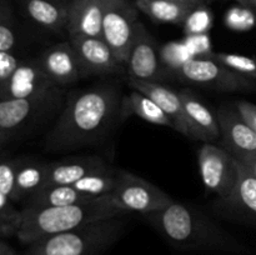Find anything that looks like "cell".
<instances>
[{"label":"cell","instance_id":"30bf717a","mask_svg":"<svg viewBox=\"0 0 256 255\" xmlns=\"http://www.w3.org/2000/svg\"><path fill=\"white\" fill-rule=\"evenodd\" d=\"M59 95V86L48 78L39 60L20 62L9 79L0 84V99H39Z\"/></svg>","mask_w":256,"mask_h":255},{"label":"cell","instance_id":"5bb4252c","mask_svg":"<svg viewBox=\"0 0 256 255\" xmlns=\"http://www.w3.org/2000/svg\"><path fill=\"white\" fill-rule=\"evenodd\" d=\"M38 60L48 78L59 88L84 78L80 60L69 40L48 48Z\"/></svg>","mask_w":256,"mask_h":255},{"label":"cell","instance_id":"2e32d148","mask_svg":"<svg viewBox=\"0 0 256 255\" xmlns=\"http://www.w3.org/2000/svg\"><path fill=\"white\" fill-rule=\"evenodd\" d=\"M129 85L130 88L142 92L152 102H156L162 108V112L170 118L174 124V129L182 132L185 136L190 138V129L186 118H185L184 108H182V102L179 92L158 82H142V80L129 78Z\"/></svg>","mask_w":256,"mask_h":255},{"label":"cell","instance_id":"ba28073f","mask_svg":"<svg viewBox=\"0 0 256 255\" xmlns=\"http://www.w3.org/2000/svg\"><path fill=\"white\" fill-rule=\"evenodd\" d=\"M138 22V8L129 0H108L102 16V38L124 66H126Z\"/></svg>","mask_w":256,"mask_h":255},{"label":"cell","instance_id":"4fadbf2b","mask_svg":"<svg viewBox=\"0 0 256 255\" xmlns=\"http://www.w3.org/2000/svg\"><path fill=\"white\" fill-rule=\"evenodd\" d=\"M222 148L236 160L256 154V135L234 106H220L216 112Z\"/></svg>","mask_w":256,"mask_h":255},{"label":"cell","instance_id":"44dd1931","mask_svg":"<svg viewBox=\"0 0 256 255\" xmlns=\"http://www.w3.org/2000/svg\"><path fill=\"white\" fill-rule=\"evenodd\" d=\"M135 6L152 18L154 22L184 25L188 16L199 5L169 2V0H135Z\"/></svg>","mask_w":256,"mask_h":255},{"label":"cell","instance_id":"ffe728a7","mask_svg":"<svg viewBox=\"0 0 256 255\" xmlns=\"http://www.w3.org/2000/svg\"><path fill=\"white\" fill-rule=\"evenodd\" d=\"M26 16L38 26L52 32L66 30L69 5L58 0H22Z\"/></svg>","mask_w":256,"mask_h":255},{"label":"cell","instance_id":"8fae6325","mask_svg":"<svg viewBox=\"0 0 256 255\" xmlns=\"http://www.w3.org/2000/svg\"><path fill=\"white\" fill-rule=\"evenodd\" d=\"M69 42L79 58L84 76L116 74L125 68L102 38L70 35Z\"/></svg>","mask_w":256,"mask_h":255},{"label":"cell","instance_id":"4316f807","mask_svg":"<svg viewBox=\"0 0 256 255\" xmlns=\"http://www.w3.org/2000/svg\"><path fill=\"white\" fill-rule=\"evenodd\" d=\"M16 44L14 16L9 0H0V52H12Z\"/></svg>","mask_w":256,"mask_h":255},{"label":"cell","instance_id":"f546056e","mask_svg":"<svg viewBox=\"0 0 256 255\" xmlns=\"http://www.w3.org/2000/svg\"><path fill=\"white\" fill-rule=\"evenodd\" d=\"M0 218L8 220L16 228H19L20 219H22V210L19 212L15 209L12 200L2 192H0Z\"/></svg>","mask_w":256,"mask_h":255},{"label":"cell","instance_id":"83f0119b","mask_svg":"<svg viewBox=\"0 0 256 255\" xmlns=\"http://www.w3.org/2000/svg\"><path fill=\"white\" fill-rule=\"evenodd\" d=\"M16 166L18 162L0 158V192L8 195L12 200H18Z\"/></svg>","mask_w":256,"mask_h":255},{"label":"cell","instance_id":"f1b7e54d","mask_svg":"<svg viewBox=\"0 0 256 255\" xmlns=\"http://www.w3.org/2000/svg\"><path fill=\"white\" fill-rule=\"evenodd\" d=\"M212 22V14L208 9H205L204 4L199 5L192 12V14L188 16L185 22L186 30H192V32H202L206 29Z\"/></svg>","mask_w":256,"mask_h":255},{"label":"cell","instance_id":"1f68e13d","mask_svg":"<svg viewBox=\"0 0 256 255\" xmlns=\"http://www.w3.org/2000/svg\"><path fill=\"white\" fill-rule=\"evenodd\" d=\"M19 62L12 52H0V84L12 76Z\"/></svg>","mask_w":256,"mask_h":255},{"label":"cell","instance_id":"5b68a950","mask_svg":"<svg viewBox=\"0 0 256 255\" xmlns=\"http://www.w3.org/2000/svg\"><path fill=\"white\" fill-rule=\"evenodd\" d=\"M182 80L205 89L232 92L256 89V80L242 76L209 54L189 58L178 70Z\"/></svg>","mask_w":256,"mask_h":255},{"label":"cell","instance_id":"603a6c76","mask_svg":"<svg viewBox=\"0 0 256 255\" xmlns=\"http://www.w3.org/2000/svg\"><path fill=\"white\" fill-rule=\"evenodd\" d=\"M96 199L82 194L72 185H46L29 198L26 205L32 206H65Z\"/></svg>","mask_w":256,"mask_h":255},{"label":"cell","instance_id":"f35d334b","mask_svg":"<svg viewBox=\"0 0 256 255\" xmlns=\"http://www.w3.org/2000/svg\"><path fill=\"white\" fill-rule=\"evenodd\" d=\"M5 255H18V254L15 252H9V254H5Z\"/></svg>","mask_w":256,"mask_h":255},{"label":"cell","instance_id":"74e56055","mask_svg":"<svg viewBox=\"0 0 256 255\" xmlns=\"http://www.w3.org/2000/svg\"><path fill=\"white\" fill-rule=\"evenodd\" d=\"M252 8H255L256 9V0H252Z\"/></svg>","mask_w":256,"mask_h":255},{"label":"cell","instance_id":"7402d4cb","mask_svg":"<svg viewBox=\"0 0 256 255\" xmlns=\"http://www.w3.org/2000/svg\"><path fill=\"white\" fill-rule=\"evenodd\" d=\"M134 114L136 116L142 118V120H146L152 124L160 125V126H168L174 129V124L170 120V118L162 110V108L152 102L150 98L144 95L142 92L134 90L130 92L126 98L122 99V115Z\"/></svg>","mask_w":256,"mask_h":255},{"label":"cell","instance_id":"836d02e7","mask_svg":"<svg viewBox=\"0 0 256 255\" xmlns=\"http://www.w3.org/2000/svg\"><path fill=\"white\" fill-rule=\"evenodd\" d=\"M238 162H239V160H238ZM239 162H242V164L256 178V154L252 155V156L246 158V159L244 160H240Z\"/></svg>","mask_w":256,"mask_h":255},{"label":"cell","instance_id":"d6a6232c","mask_svg":"<svg viewBox=\"0 0 256 255\" xmlns=\"http://www.w3.org/2000/svg\"><path fill=\"white\" fill-rule=\"evenodd\" d=\"M18 228L14 224L9 222L8 220L0 218V238L10 236V235H16Z\"/></svg>","mask_w":256,"mask_h":255},{"label":"cell","instance_id":"d6986e66","mask_svg":"<svg viewBox=\"0 0 256 255\" xmlns=\"http://www.w3.org/2000/svg\"><path fill=\"white\" fill-rule=\"evenodd\" d=\"M104 166L106 164L99 156H74L50 162L48 164L46 185H74Z\"/></svg>","mask_w":256,"mask_h":255},{"label":"cell","instance_id":"8992f818","mask_svg":"<svg viewBox=\"0 0 256 255\" xmlns=\"http://www.w3.org/2000/svg\"><path fill=\"white\" fill-rule=\"evenodd\" d=\"M109 196L125 212H135L142 215L159 212L174 202L172 198L156 185L126 170H120L119 182Z\"/></svg>","mask_w":256,"mask_h":255},{"label":"cell","instance_id":"9a60e30c","mask_svg":"<svg viewBox=\"0 0 256 255\" xmlns=\"http://www.w3.org/2000/svg\"><path fill=\"white\" fill-rule=\"evenodd\" d=\"M59 95L39 99H0V140L12 136L39 116Z\"/></svg>","mask_w":256,"mask_h":255},{"label":"cell","instance_id":"6da1fadb","mask_svg":"<svg viewBox=\"0 0 256 255\" xmlns=\"http://www.w3.org/2000/svg\"><path fill=\"white\" fill-rule=\"evenodd\" d=\"M122 98L112 84L76 92L68 100L46 138L48 149L72 150L99 142L122 115Z\"/></svg>","mask_w":256,"mask_h":255},{"label":"cell","instance_id":"8d00e7d4","mask_svg":"<svg viewBox=\"0 0 256 255\" xmlns=\"http://www.w3.org/2000/svg\"><path fill=\"white\" fill-rule=\"evenodd\" d=\"M235 2H240V4L244 5V6H250V8H252V0H235Z\"/></svg>","mask_w":256,"mask_h":255},{"label":"cell","instance_id":"277c9868","mask_svg":"<svg viewBox=\"0 0 256 255\" xmlns=\"http://www.w3.org/2000/svg\"><path fill=\"white\" fill-rule=\"evenodd\" d=\"M125 228L124 215L100 220L38 240L25 255H102L120 239Z\"/></svg>","mask_w":256,"mask_h":255},{"label":"cell","instance_id":"52a82bcc","mask_svg":"<svg viewBox=\"0 0 256 255\" xmlns=\"http://www.w3.org/2000/svg\"><path fill=\"white\" fill-rule=\"evenodd\" d=\"M198 166L205 189L226 199L236 180V159L222 146L204 142L198 150Z\"/></svg>","mask_w":256,"mask_h":255},{"label":"cell","instance_id":"e575fe53","mask_svg":"<svg viewBox=\"0 0 256 255\" xmlns=\"http://www.w3.org/2000/svg\"><path fill=\"white\" fill-rule=\"evenodd\" d=\"M14 252L6 242H4L2 240H0V255H5V254H9V252Z\"/></svg>","mask_w":256,"mask_h":255},{"label":"cell","instance_id":"d4e9b609","mask_svg":"<svg viewBox=\"0 0 256 255\" xmlns=\"http://www.w3.org/2000/svg\"><path fill=\"white\" fill-rule=\"evenodd\" d=\"M120 170L104 166L75 182L72 186L90 198H100L110 195L116 188L120 179Z\"/></svg>","mask_w":256,"mask_h":255},{"label":"cell","instance_id":"7a4b0ae2","mask_svg":"<svg viewBox=\"0 0 256 255\" xmlns=\"http://www.w3.org/2000/svg\"><path fill=\"white\" fill-rule=\"evenodd\" d=\"M149 224L180 250L242 254L244 246L209 216L189 205L172 202L159 212L144 215Z\"/></svg>","mask_w":256,"mask_h":255},{"label":"cell","instance_id":"7c38bea8","mask_svg":"<svg viewBox=\"0 0 256 255\" xmlns=\"http://www.w3.org/2000/svg\"><path fill=\"white\" fill-rule=\"evenodd\" d=\"M219 210L228 219L256 226V178L236 160V180L226 199L219 200Z\"/></svg>","mask_w":256,"mask_h":255},{"label":"cell","instance_id":"3957f363","mask_svg":"<svg viewBox=\"0 0 256 255\" xmlns=\"http://www.w3.org/2000/svg\"><path fill=\"white\" fill-rule=\"evenodd\" d=\"M125 214L109 195L65 206L26 205L22 210L16 236L22 242L30 245L52 235Z\"/></svg>","mask_w":256,"mask_h":255},{"label":"cell","instance_id":"9c48e42d","mask_svg":"<svg viewBox=\"0 0 256 255\" xmlns=\"http://www.w3.org/2000/svg\"><path fill=\"white\" fill-rule=\"evenodd\" d=\"M126 70L130 79L160 82L168 76L162 50L146 28L138 22L132 48L128 55Z\"/></svg>","mask_w":256,"mask_h":255},{"label":"cell","instance_id":"cb8c5ba5","mask_svg":"<svg viewBox=\"0 0 256 255\" xmlns=\"http://www.w3.org/2000/svg\"><path fill=\"white\" fill-rule=\"evenodd\" d=\"M48 164L34 160L19 162L16 166V196L32 198L46 185Z\"/></svg>","mask_w":256,"mask_h":255},{"label":"cell","instance_id":"d590c367","mask_svg":"<svg viewBox=\"0 0 256 255\" xmlns=\"http://www.w3.org/2000/svg\"><path fill=\"white\" fill-rule=\"evenodd\" d=\"M169 2H185V4H192V5H202V4H205V2H206V0H169Z\"/></svg>","mask_w":256,"mask_h":255},{"label":"cell","instance_id":"ac0fdd59","mask_svg":"<svg viewBox=\"0 0 256 255\" xmlns=\"http://www.w3.org/2000/svg\"><path fill=\"white\" fill-rule=\"evenodd\" d=\"M108 0H72L66 32L70 35L102 38V16Z\"/></svg>","mask_w":256,"mask_h":255},{"label":"cell","instance_id":"4dcf8cb0","mask_svg":"<svg viewBox=\"0 0 256 255\" xmlns=\"http://www.w3.org/2000/svg\"><path fill=\"white\" fill-rule=\"evenodd\" d=\"M232 106L236 109L240 116L245 120V122L256 135V104L246 102V100H239V102H235Z\"/></svg>","mask_w":256,"mask_h":255},{"label":"cell","instance_id":"484cf974","mask_svg":"<svg viewBox=\"0 0 256 255\" xmlns=\"http://www.w3.org/2000/svg\"><path fill=\"white\" fill-rule=\"evenodd\" d=\"M210 56L232 72L256 80V59L235 52H210Z\"/></svg>","mask_w":256,"mask_h":255},{"label":"cell","instance_id":"e0dca14e","mask_svg":"<svg viewBox=\"0 0 256 255\" xmlns=\"http://www.w3.org/2000/svg\"><path fill=\"white\" fill-rule=\"evenodd\" d=\"M190 129L192 139L202 140L204 142H212L220 139V129L216 115L189 90L179 92Z\"/></svg>","mask_w":256,"mask_h":255}]
</instances>
